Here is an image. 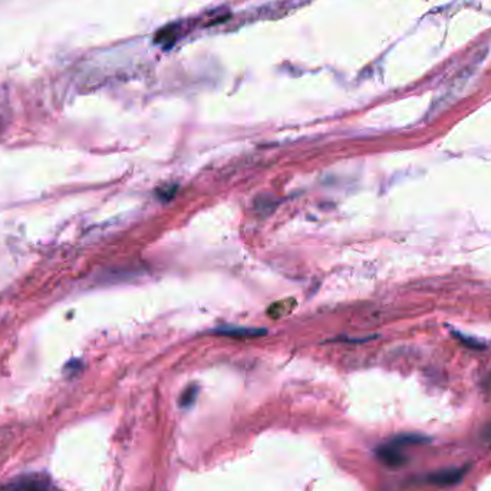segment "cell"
Segmentation results:
<instances>
[{"instance_id":"obj_1","label":"cell","mask_w":491,"mask_h":491,"mask_svg":"<svg viewBox=\"0 0 491 491\" xmlns=\"http://www.w3.org/2000/svg\"><path fill=\"white\" fill-rule=\"evenodd\" d=\"M376 457L388 468H399L407 464V457L392 444H388L381 449H378Z\"/></svg>"},{"instance_id":"obj_2","label":"cell","mask_w":491,"mask_h":491,"mask_svg":"<svg viewBox=\"0 0 491 491\" xmlns=\"http://www.w3.org/2000/svg\"><path fill=\"white\" fill-rule=\"evenodd\" d=\"M465 474L464 468H453V470H442L438 473H434L428 477V481L435 485L441 487H450L458 484Z\"/></svg>"},{"instance_id":"obj_3","label":"cell","mask_w":491,"mask_h":491,"mask_svg":"<svg viewBox=\"0 0 491 491\" xmlns=\"http://www.w3.org/2000/svg\"><path fill=\"white\" fill-rule=\"evenodd\" d=\"M217 333L225 335L229 338H256L261 337L266 333V330L255 329V328H241V326H234V328H221L217 330Z\"/></svg>"},{"instance_id":"obj_4","label":"cell","mask_w":491,"mask_h":491,"mask_svg":"<svg viewBox=\"0 0 491 491\" xmlns=\"http://www.w3.org/2000/svg\"><path fill=\"white\" fill-rule=\"evenodd\" d=\"M180 36V31H178L177 25H168L166 28H163L161 31L157 32V36H155V42L164 45V47H171L172 43H175V40Z\"/></svg>"},{"instance_id":"obj_5","label":"cell","mask_w":491,"mask_h":491,"mask_svg":"<svg viewBox=\"0 0 491 491\" xmlns=\"http://www.w3.org/2000/svg\"><path fill=\"white\" fill-rule=\"evenodd\" d=\"M427 438L426 437H422V435H417V434H408V435H401V437H396L395 440H392V445H395V447H403V445H410V444H422V442H426Z\"/></svg>"},{"instance_id":"obj_6","label":"cell","mask_w":491,"mask_h":491,"mask_svg":"<svg viewBox=\"0 0 491 491\" xmlns=\"http://www.w3.org/2000/svg\"><path fill=\"white\" fill-rule=\"evenodd\" d=\"M454 335L457 337V339H458L462 345H465V346H470V348H473V349H484V348H485L481 342H478V341H476V339H473V338L464 337V335H461V333H458V332H454Z\"/></svg>"},{"instance_id":"obj_7","label":"cell","mask_w":491,"mask_h":491,"mask_svg":"<svg viewBox=\"0 0 491 491\" xmlns=\"http://www.w3.org/2000/svg\"><path fill=\"white\" fill-rule=\"evenodd\" d=\"M195 395H197V388H195V387L187 388V391L183 394V396H182V399H180L182 407H184V408L190 407V405L194 403Z\"/></svg>"},{"instance_id":"obj_8","label":"cell","mask_w":491,"mask_h":491,"mask_svg":"<svg viewBox=\"0 0 491 491\" xmlns=\"http://www.w3.org/2000/svg\"><path fill=\"white\" fill-rule=\"evenodd\" d=\"M20 490H24V491H48V488L45 487L43 484H40L39 481H25V483H22L20 484Z\"/></svg>"}]
</instances>
